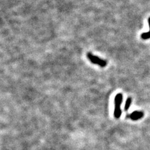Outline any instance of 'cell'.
Instances as JSON below:
<instances>
[{
	"mask_svg": "<svg viewBox=\"0 0 150 150\" xmlns=\"http://www.w3.org/2000/svg\"><path fill=\"white\" fill-rule=\"evenodd\" d=\"M122 102H123V94L118 93L115 98L114 116L116 119L120 118L122 114V111L121 109Z\"/></svg>",
	"mask_w": 150,
	"mask_h": 150,
	"instance_id": "1",
	"label": "cell"
},
{
	"mask_svg": "<svg viewBox=\"0 0 150 150\" xmlns=\"http://www.w3.org/2000/svg\"><path fill=\"white\" fill-rule=\"evenodd\" d=\"M87 57L90 60V62L91 63L94 64H97L100 66L101 67H105L107 64V63L105 60L102 59L99 57H98V56H95L91 53H88L87 54Z\"/></svg>",
	"mask_w": 150,
	"mask_h": 150,
	"instance_id": "2",
	"label": "cell"
},
{
	"mask_svg": "<svg viewBox=\"0 0 150 150\" xmlns=\"http://www.w3.org/2000/svg\"><path fill=\"white\" fill-rule=\"evenodd\" d=\"M144 116V113L142 111H135L133 112H131V114L128 115L127 117L131 120L133 121H137L139 119H142Z\"/></svg>",
	"mask_w": 150,
	"mask_h": 150,
	"instance_id": "3",
	"label": "cell"
},
{
	"mask_svg": "<svg viewBox=\"0 0 150 150\" xmlns=\"http://www.w3.org/2000/svg\"><path fill=\"white\" fill-rule=\"evenodd\" d=\"M148 23H149V31L146 33H143L142 34V38L144 40H146L150 38V17L148 18Z\"/></svg>",
	"mask_w": 150,
	"mask_h": 150,
	"instance_id": "4",
	"label": "cell"
},
{
	"mask_svg": "<svg viewBox=\"0 0 150 150\" xmlns=\"http://www.w3.org/2000/svg\"><path fill=\"white\" fill-rule=\"evenodd\" d=\"M131 103H132V98H131V97L128 98L127 100H126V101L125 105V107H124L125 111H128L129 110V108L131 106Z\"/></svg>",
	"mask_w": 150,
	"mask_h": 150,
	"instance_id": "5",
	"label": "cell"
}]
</instances>
